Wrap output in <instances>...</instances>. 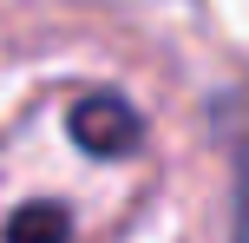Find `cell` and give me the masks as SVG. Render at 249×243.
<instances>
[{
    "mask_svg": "<svg viewBox=\"0 0 249 243\" xmlns=\"http://www.w3.org/2000/svg\"><path fill=\"white\" fill-rule=\"evenodd\" d=\"M72 138L99 158H118V151L138 145V112L124 99H112V92H92V99L72 105Z\"/></svg>",
    "mask_w": 249,
    "mask_h": 243,
    "instance_id": "cell-1",
    "label": "cell"
},
{
    "mask_svg": "<svg viewBox=\"0 0 249 243\" xmlns=\"http://www.w3.org/2000/svg\"><path fill=\"white\" fill-rule=\"evenodd\" d=\"M66 237H72V224H66L59 204H26L7 224V243H66Z\"/></svg>",
    "mask_w": 249,
    "mask_h": 243,
    "instance_id": "cell-2",
    "label": "cell"
}]
</instances>
